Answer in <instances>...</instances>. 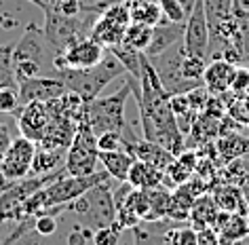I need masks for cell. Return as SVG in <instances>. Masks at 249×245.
<instances>
[{
    "instance_id": "6da1fadb",
    "label": "cell",
    "mask_w": 249,
    "mask_h": 245,
    "mask_svg": "<svg viewBox=\"0 0 249 245\" xmlns=\"http://www.w3.org/2000/svg\"><path fill=\"white\" fill-rule=\"evenodd\" d=\"M135 99H138L140 108V125L144 140L160 144L176 156L184 152L186 137L178 127L176 114H173L171 108V95L165 91V87L146 53L142 57L140 93L135 95Z\"/></svg>"
},
{
    "instance_id": "7a4b0ae2",
    "label": "cell",
    "mask_w": 249,
    "mask_h": 245,
    "mask_svg": "<svg viewBox=\"0 0 249 245\" xmlns=\"http://www.w3.org/2000/svg\"><path fill=\"white\" fill-rule=\"evenodd\" d=\"M124 74H127V70H124V66L118 61L116 55L112 51H106L104 59L99 61L97 66L87 68V70H72V68L53 70L51 76L59 78L61 83L68 87V91L80 95L85 102H91V99L99 97V93H102L112 80L121 78Z\"/></svg>"
},
{
    "instance_id": "3957f363",
    "label": "cell",
    "mask_w": 249,
    "mask_h": 245,
    "mask_svg": "<svg viewBox=\"0 0 249 245\" xmlns=\"http://www.w3.org/2000/svg\"><path fill=\"white\" fill-rule=\"evenodd\" d=\"M13 64L17 83L23 78L51 76L53 74V49L49 47L45 30L30 23L21 38L15 42Z\"/></svg>"
},
{
    "instance_id": "277c9868",
    "label": "cell",
    "mask_w": 249,
    "mask_h": 245,
    "mask_svg": "<svg viewBox=\"0 0 249 245\" xmlns=\"http://www.w3.org/2000/svg\"><path fill=\"white\" fill-rule=\"evenodd\" d=\"M133 93L131 76L123 83V87L110 95H99L85 104V121L89 123L93 133H106V131H123L127 129L124 123V106H127L129 95Z\"/></svg>"
},
{
    "instance_id": "5b68a950",
    "label": "cell",
    "mask_w": 249,
    "mask_h": 245,
    "mask_svg": "<svg viewBox=\"0 0 249 245\" xmlns=\"http://www.w3.org/2000/svg\"><path fill=\"white\" fill-rule=\"evenodd\" d=\"M110 180L112 178L99 182L97 186L89 188L85 194H80L78 199H74L68 205V209L78 218V222L91 230L116 222V203Z\"/></svg>"
},
{
    "instance_id": "8992f818",
    "label": "cell",
    "mask_w": 249,
    "mask_h": 245,
    "mask_svg": "<svg viewBox=\"0 0 249 245\" xmlns=\"http://www.w3.org/2000/svg\"><path fill=\"white\" fill-rule=\"evenodd\" d=\"M42 13H45V26H42V30H45L47 42L53 49V53L64 51L72 42L91 36V30L99 17L97 13H89V11L68 17V15H61L59 11H55L51 4H47V9Z\"/></svg>"
},
{
    "instance_id": "52a82bcc",
    "label": "cell",
    "mask_w": 249,
    "mask_h": 245,
    "mask_svg": "<svg viewBox=\"0 0 249 245\" xmlns=\"http://www.w3.org/2000/svg\"><path fill=\"white\" fill-rule=\"evenodd\" d=\"M97 163H99L97 135L93 133L89 123L83 121L78 125L70 146H68L64 167L68 175H91L97 171Z\"/></svg>"
},
{
    "instance_id": "ba28073f",
    "label": "cell",
    "mask_w": 249,
    "mask_h": 245,
    "mask_svg": "<svg viewBox=\"0 0 249 245\" xmlns=\"http://www.w3.org/2000/svg\"><path fill=\"white\" fill-rule=\"evenodd\" d=\"M186 57V49H184V40L176 42L173 47H169L165 53L157 55V57H148L152 61L154 70H157L160 83H163L165 91L169 95H178V93H188L196 87H201L203 83L196 80H188L184 76L182 70V61Z\"/></svg>"
},
{
    "instance_id": "9c48e42d",
    "label": "cell",
    "mask_w": 249,
    "mask_h": 245,
    "mask_svg": "<svg viewBox=\"0 0 249 245\" xmlns=\"http://www.w3.org/2000/svg\"><path fill=\"white\" fill-rule=\"evenodd\" d=\"M129 23H131V9L123 0H116L114 4H110L108 9L99 13L95 26L91 30V38L106 49H112L123 42L124 30Z\"/></svg>"
},
{
    "instance_id": "30bf717a",
    "label": "cell",
    "mask_w": 249,
    "mask_h": 245,
    "mask_svg": "<svg viewBox=\"0 0 249 245\" xmlns=\"http://www.w3.org/2000/svg\"><path fill=\"white\" fill-rule=\"evenodd\" d=\"M38 150V144L30 137H15L11 140L7 152H4L2 161H0V175L7 182L23 180L32 173V163Z\"/></svg>"
},
{
    "instance_id": "8fae6325",
    "label": "cell",
    "mask_w": 249,
    "mask_h": 245,
    "mask_svg": "<svg viewBox=\"0 0 249 245\" xmlns=\"http://www.w3.org/2000/svg\"><path fill=\"white\" fill-rule=\"evenodd\" d=\"M108 49L102 47L97 40H93L91 36L80 38L76 42H72L70 47H66L64 51L53 55V70H87V68L97 66L104 59V55Z\"/></svg>"
},
{
    "instance_id": "7c38bea8",
    "label": "cell",
    "mask_w": 249,
    "mask_h": 245,
    "mask_svg": "<svg viewBox=\"0 0 249 245\" xmlns=\"http://www.w3.org/2000/svg\"><path fill=\"white\" fill-rule=\"evenodd\" d=\"M209 21L205 15V2L196 0L195 9L190 11L188 19H186V32H184V49L188 55L207 59V49H209Z\"/></svg>"
},
{
    "instance_id": "4fadbf2b",
    "label": "cell",
    "mask_w": 249,
    "mask_h": 245,
    "mask_svg": "<svg viewBox=\"0 0 249 245\" xmlns=\"http://www.w3.org/2000/svg\"><path fill=\"white\" fill-rule=\"evenodd\" d=\"M21 106L30 102H51V99L61 97L68 93V87L55 76H34V78H23L17 83Z\"/></svg>"
},
{
    "instance_id": "5bb4252c",
    "label": "cell",
    "mask_w": 249,
    "mask_h": 245,
    "mask_svg": "<svg viewBox=\"0 0 249 245\" xmlns=\"http://www.w3.org/2000/svg\"><path fill=\"white\" fill-rule=\"evenodd\" d=\"M17 118V127H19V133L23 137H30L38 144L42 137H45L49 123H51V112H49V106L42 102H30L23 104L19 112L15 114Z\"/></svg>"
},
{
    "instance_id": "9a60e30c",
    "label": "cell",
    "mask_w": 249,
    "mask_h": 245,
    "mask_svg": "<svg viewBox=\"0 0 249 245\" xmlns=\"http://www.w3.org/2000/svg\"><path fill=\"white\" fill-rule=\"evenodd\" d=\"M124 150H129L135 159L150 163V165L160 169V171H165V169L171 165V161L176 159V154H171L165 146H160L157 142H150V140L140 142V140H135V137H129V140H124Z\"/></svg>"
},
{
    "instance_id": "2e32d148",
    "label": "cell",
    "mask_w": 249,
    "mask_h": 245,
    "mask_svg": "<svg viewBox=\"0 0 249 245\" xmlns=\"http://www.w3.org/2000/svg\"><path fill=\"white\" fill-rule=\"evenodd\" d=\"M184 32H186V23H176V21L163 19L152 28V40L144 53L148 57H157V55L165 53L169 47H173L176 42L184 40Z\"/></svg>"
},
{
    "instance_id": "e0dca14e",
    "label": "cell",
    "mask_w": 249,
    "mask_h": 245,
    "mask_svg": "<svg viewBox=\"0 0 249 245\" xmlns=\"http://www.w3.org/2000/svg\"><path fill=\"white\" fill-rule=\"evenodd\" d=\"M236 66L228 64L224 59H211L207 61V68H205L203 74V85L211 95H224V93L230 91V85H232Z\"/></svg>"
},
{
    "instance_id": "ac0fdd59",
    "label": "cell",
    "mask_w": 249,
    "mask_h": 245,
    "mask_svg": "<svg viewBox=\"0 0 249 245\" xmlns=\"http://www.w3.org/2000/svg\"><path fill=\"white\" fill-rule=\"evenodd\" d=\"M211 197H213V201L222 211L247 216L249 199L245 197V192H243L239 186L230 184V182H217V184L211 188Z\"/></svg>"
},
{
    "instance_id": "d6986e66",
    "label": "cell",
    "mask_w": 249,
    "mask_h": 245,
    "mask_svg": "<svg viewBox=\"0 0 249 245\" xmlns=\"http://www.w3.org/2000/svg\"><path fill=\"white\" fill-rule=\"evenodd\" d=\"M133 161H135V156L124 148L99 152V163L104 165L106 173L114 182H127V175H129V169H131Z\"/></svg>"
},
{
    "instance_id": "ffe728a7",
    "label": "cell",
    "mask_w": 249,
    "mask_h": 245,
    "mask_svg": "<svg viewBox=\"0 0 249 245\" xmlns=\"http://www.w3.org/2000/svg\"><path fill=\"white\" fill-rule=\"evenodd\" d=\"M163 175L165 171H160L154 165L146 161H140L135 159L131 169H129V175H127V182L131 184L133 188H142V190H152V188H159L163 186Z\"/></svg>"
},
{
    "instance_id": "44dd1931",
    "label": "cell",
    "mask_w": 249,
    "mask_h": 245,
    "mask_svg": "<svg viewBox=\"0 0 249 245\" xmlns=\"http://www.w3.org/2000/svg\"><path fill=\"white\" fill-rule=\"evenodd\" d=\"M217 213H220V207H217L213 197H211V192H205L195 201V205H192V209H190V216H188V222L195 230H201L205 226L215 224Z\"/></svg>"
},
{
    "instance_id": "7402d4cb",
    "label": "cell",
    "mask_w": 249,
    "mask_h": 245,
    "mask_svg": "<svg viewBox=\"0 0 249 245\" xmlns=\"http://www.w3.org/2000/svg\"><path fill=\"white\" fill-rule=\"evenodd\" d=\"M171 224H176V220H169V218L159 220V222H140L133 228L135 245H167L165 232L173 228Z\"/></svg>"
},
{
    "instance_id": "603a6c76",
    "label": "cell",
    "mask_w": 249,
    "mask_h": 245,
    "mask_svg": "<svg viewBox=\"0 0 249 245\" xmlns=\"http://www.w3.org/2000/svg\"><path fill=\"white\" fill-rule=\"evenodd\" d=\"M68 148H40L36 150L34 163H32V173L30 175H49L55 173L57 169L64 167Z\"/></svg>"
},
{
    "instance_id": "cb8c5ba5",
    "label": "cell",
    "mask_w": 249,
    "mask_h": 245,
    "mask_svg": "<svg viewBox=\"0 0 249 245\" xmlns=\"http://www.w3.org/2000/svg\"><path fill=\"white\" fill-rule=\"evenodd\" d=\"M220 180L239 186L245 192V197L249 199V159H234L226 163Z\"/></svg>"
},
{
    "instance_id": "d4e9b609",
    "label": "cell",
    "mask_w": 249,
    "mask_h": 245,
    "mask_svg": "<svg viewBox=\"0 0 249 245\" xmlns=\"http://www.w3.org/2000/svg\"><path fill=\"white\" fill-rule=\"evenodd\" d=\"M152 40V26H146V23H138V21H131L124 30V36H123V45L135 49V51H142L144 53L148 45Z\"/></svg>"
},
{
    "instance_id": "484cf974",
    "label": "cell",
    "mask_w": 249,
    "mask_h": 245,
    "mask_svg": "<svg viewBox=\"0 0 249 245\" xmlns=\"http://www.w3.org/2000/svg\"><path fill=\"white\" fill-rule=\"evenodd\" d=\"M108 51H112L116 55L118 61L124 66V70H127L129 76L140 80V76H142V57H144V53L135 51V49L123 45V42L121 45H116V47H112V49H108Z\"/></svg>"
},
{
    "instance_id": "4316f807",
    "label": "cell",
    "mask_w": 249,
    "mask_h": 245,
    "mask_svg": "<svg viewBox=\"0 0 249 245\" xmlns=\"http://www.w3.org/2000/svg\"><path fill=\"white\" fill-rule=\"evenodd\" d=\"M13 49H15V42L0 45V87H15V89H17Z\"/></svg>"
},
{
    "instance_id": "83f0119b",
    "label": "cell",
    "mask_w": 249,
    "mask_h": 245,
    "mask_svg": "<svg viewBox=\"0 0 249 245\" xmlns=\"http://www.w3.org/2000/svg\"><path fill=\"white\" fill-rule=\"evenodd\" d=\"M165 17H163V11H160V4L159 2H144V4H138V7L131 9V21H138V23H146V26H157L160 23Z\"/></svg>"
},
{
    "instance_id": "f1b7e54d",
    "label": "cell",
    "mask_w": 249,
    "mask_h": 245,
    "mask_svg": "<svg viewBox=\"0 0 249 245\" xmlns=\"http://www.w3.org/2000/svg\"><path fill=\"white\" fill-rule=\"evenodd\" d=\"M205 68H207V59H205V57H196V55H188V53H186V57L182 61V70H184V76L188 80L203 83Z\"/></svg>"
},
{
    "instance_id": "f546056e",
    "label": "cell",
    "mask_w": 249,
    "mask_h": 245,
    "mask_svg": "<svg viewBox=\"0 0 249 245\" xmlns=\"http://www.w3.org/2000/svg\"><path fill=\"white\" fill-rule=\"evenodd\" d=\"M21 108L19 91L15 87H0V112L4 114H17Z\"/></svg>"
},
{
    "instance_id": "4dcf8cb0",
    "label": "cell",
    "mask_w": 249,
    "mask_h": 245,
    "mask_svg": "<svg viewBox=\"0 0 249 245\" xmlns=\"http://www.w3.org/2000/svg\"><path fill=\"white\" fill-rule=\"evenodd\" d=\"M93 245H121V228L116 226V222H112L110 226H102V228L93 230Z\"/></svg>"
},
{
    "instance_id": "1f68e13d",
    "label": "cell",
    "mask_w": 249,
    "mask_h": 245,
    "mask_svg": "<svg viewBox=\"0 0 249 245\" xmlns=\"http://www.w3.org/2000/svg\"><path fill=\"white\" fill-rule=\"evenodd\" d=\"M163 17L167 21H176V23H186L188 13L184 11V7L179 4V0H159Z\"/></svg>"
},
{
    "instance_id": "d6a6232c",
    "label": "cell",
    "mask_w": 249,
    "mask_h": 245,
    "mask_svg": "<svg viewBox=\"0 0 249 245\" xmlns=\"http://www.w3.org/2000/svg\"><path fill=\"white\" fill-rule=\"evenodd\" d=\"M97 148H99V152L124 148L123 133H121V131H106V133H99L97 135Z\"/></svg>"
},
{
    "instance_id": "836d02e7",
    "label": "cell",
    "mask_w": 249,
    "mask_h": 245,
    "mask_svg": "<svg viewBox=\"0 0 249 245\" xmlns=\"http://www.w3.org/2000/svg\"><path fill=\"white\" fill-rule=\"evenodd\" d=\"M34 230L38 232L40 237H49L57 230V216L53 213H40V216L34 218Z\"/></svg>"
},
{
    "instance_id": "e575fe53",
    "label": "cell",
    "mask_w": 249,
    "mask_h": 245,
    "mask_svg": "<svg viewBox=\"0 0 249 245\" xmlns=\"http://www.w3.org/2000/svg\"><path fill=\"white\" fill-rule=\"evenodd\" d=\"M51 7L61 15L74 17L83 13V0H51Z\"/></svg>"
},
{
    "instance_id": "d590c367",
    "label": "cell",
    "mask_w": 249,
    "mask_h": 245,
    "mask_svg": "<svg viewBox=\"0 0 249 245\" xmlns=\"http://www.w3.org/2000/svg\"><path fill=\"white\" fill-rule=\"evenodd\" d=\"M93 239V230L87 228V226L78 224L68 232V245H87Z\"/></svg>"
},
{
    "instance_id": "8d00e7d4",
    "label": "cell",
    "mask_w": 249,
    "mask_h": 245,
    "mask_svg": "<svg viewBox=\"0 0 249 245\" xmlns=\"http://www.w3.org/2000/svg\"><path fill=\"white\" fill-rule=\"evenodd\" d=\"M196 245H220V232L213 226L196 230Z\"/></svg>"
},
{
    "instance_id": "74e56055",
    "label": "cell",
    "mask_w": 249,
    "mask_h": 245,
    "mask_svg": "<svg viewBox=\"0 0 249 245\" xmlns=\"http://www.w3.org/2000/svg\"><path fill=\"white\" fill-rule=\"evenodd\" d=\"M11 131H9V127L7 125H2L0 123V161H2V156H4V152H7V148H9V144H11Z\"/></svg>"
},
{
    "instance_id": "f35d334b",
    "label": "cell",
    "mask_w": 249,
    "mask_h": 245,
    "mask_svg": "<svg viewBox=\"0 0 249 245\" xmlns=\"http://www.w3.org/2000/svg\"><path fill=\"white\" fill-rule=\"evenodd\" d=\"M234 15L249 17V0H234Z\"/></svg>"
},
{
    "instance_id": "ab89813d",
    "label": "cell",
    "mask_w": 249,
    "mask_h": 245,
    "mask_svg": "<svg viewBox=\"0 0 249 245\" xmlns=\"http://www.w3.org/2000/svg\"><path fill=\"white\" fill-rule=\"evenodd\" d=\"M124 4H127L129 9H133V7H138V4H144V2H159V0H123Z\"/></svg>"
},
{
    "instance_id": "60d3db41",
    "label": "cell",
    "mask_w": 249,
    "mask_h": 245,
    "mask_svg": "<svg viewBox=\"0 0 249 245\" xmlns=\"http://www.w3.org/2000/svg\"><path fill=\"white\" fill-rule=\"evenodd\" d=\"M28 2H32V4H36V7H38V9H42V11H45V9H47V2H45V0H28Z\"/></svg>"
},
{
    "instance_id": "b9f144b4",
    "label": "cell",
    "mask_w": 249,
    "mask_h": 245,
    "mask_svg": "<svg viewBox=\"0 0 249 245\" xmlns=\"http://www.w3.org/2000/svg\"><path fill=\"white\" fill-rule=\"evenodd\" d=\"M247 222H249V209H247Z\"/></svg>"
},
{
    "instance_id": "7bdbcfd3",
    "label": "cell",
    "mask_w": 249,
    "mask_h": 245,
    "mask_svg": "<svg viewBox=\"0 0 249 245\" xmlns=\"http://www.w3.org/2000/svg\"><path fill=\"white\" fill-rule=\"evenodd\" d=\"M247 127H249V123H247Z\"/></svg>"
},
{
    "instance_id": "ee69618b",
    "label": "cell",
    "mask_w": 249,
    "mask_h": 245,
    "mask_svg": "<svg viewBox=\"0 0 249 245\" xmlns=\"http://www.w3.org/2000/svg\"><path fill=\"white\" fill-rule=\"evenodd\" d=\"M247 21H249V17H247Z\"/></svg>"
},
{
    "instance_id": "f6af8a7d",
    "label": "cell",
    "mask_w": 249,
    "mask_h": 245,
    "mask_svg": "<svg viewBox=\"0 0 249 245\" xmlns=\"http://www.w3.org/2000/svg\"><path fill=\"white\" fill-rule=\"evenodd\" d=\"M0 245H2V243H0Z\"/></svg>"
}]
</instances>
